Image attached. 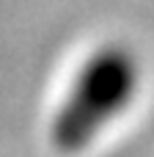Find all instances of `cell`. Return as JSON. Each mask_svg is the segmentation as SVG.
I'll return each instance as SVG.
<instances>
[{"mask_svg":"<svg viewBox=\"0 0 154 157\" xmlns=\"http://www.w3.org/2000/svg\"><path fill=\"white\" fill-rule=\"evenodd\" d=\"M135 86L138 61L130 50L113 44L94 52L83 63L66 102L52 119V144L61 152L85 149L96 138V132L127 108Z\"/></svg>","mask_w":154,"mask_h":157,"instance_id":"1","label":"cell"}]
</instances>
